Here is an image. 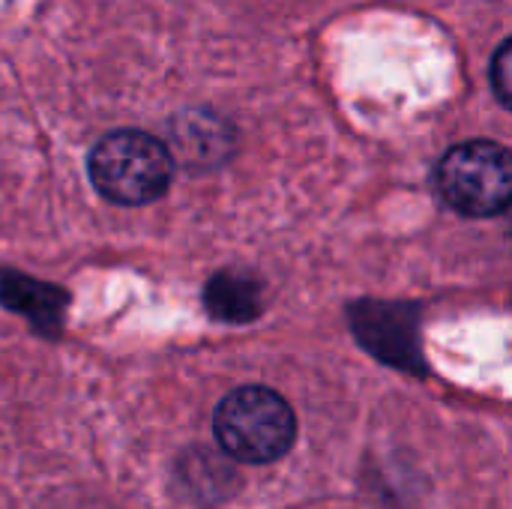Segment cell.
Instances as JSON below:
<instances>
[{"label":"cell","mask_w":512,"mask_h":509,"mask_svg":"<svg viewBox=\"0 0 512 509\" xmlns=\"http://www.w3.org/2000/svg\"><path fill=\"white\" fill-rule=\"evenodd\" d=\"M87 165L96 192L123 207H138L162 198L174 174V159L168 147L138 129L108 132L93 147Z\"/></svg>","instance_id":"6da1fadb"},{"label":"cell","mask_w":512,"mask_h":509,"mask_svg":"<svg viewBox=\"0 0 512 509\" xmlns=\"http://www.w3.org/2000/svg\"><path fill=\"white\" fill-rule=\"evenodd\" d=\"M213 432L231 459L267 465L291 450L297 438V420L279 393L267 387H240L219 402Z\"/></svg>","instance_id":"7a4b0ae2"},{"label":"cell","mask_w":512,"mask_h":509,"mask_svg":"<svg viewBox=\"0 0 512 509\" xmlns=\"http://www.w3.org/2000/svg\"><path fill=\"white\" fill-rule=\"evenodd\" d=\"M438 192L474 219L512 210V150L495 141L456 144L438 165Z\"/></svg>","instance_id":"3957f363"},{"label":"cell","mask_w":512,"mask_h":509,"mask_svg":"<svg viewBox=\"0 0 512 509\" xmlns=\"http://www.w3.org/2000/svg\"><path fill=\"white\" fill-rule=\"evenodd\" d=\"M0 303L24 315L42 336H57L63 330V312L69 306V297L57 285H45L0 267Z\"/></svg>","instance_id":"277c9868"},{"label":"cell","mask_w":512,"mask_h":509,"mask_svg":"<svg viewBox=\"0 0 512 509\" xmlns=\"http://www.w3.org/2000/svg\"><path fill=\"white\" fill-rule=\"evenodd\" d=\"M354 330L360 342L390 366H411L417 360L411 315H399L393 306H360L354 312Z\"/></svg>","instance_id":"5b68a950"},{"label":"cell","mask_w":512,"mask_h":509,"mask_svg":"<svg viewBox=\"0 0 512 509\" xmlns=\"http://www.w3.org/2000/svg\"><path fill=\"white\" fill-rule=\"evenodd\" d=\"M204 306L216 321L243 324L258 318L261 312V285L237 270H225L210 279L204 291Z\"/></svg>","instance_id":"8992f818"},{"label":"cell","mask_w":512,"mask_h":509,"mask_svg":"<svg viewBox=\"0 0 512 509\" xmlns=\"http://www.w3.org/2000/svg\"><path fill=\"white\" fill-rule=\"evenodd\" d=\"M177 144H180L183 156H189L195 150V144H204V159H210V156H216L222 150V135H216V129H213L210 120H192L177 135Z\"/></svg>","instance_id":"52a82bcc"},{"label":"cell","mask_w":512,"mask_h":509,"mask_svg":"<svg viewBox=\"0 0 512 509\" xmlns=\"http://www.w3.org/2000/svg\"><path fill=\"white\" fill-rule=\"evenodd\" d=\"M492 87L498 93V99L512 108V39H507L492 60Z\"/></svg>","instance_id":"ba28073f"},{"label":"cell","mask_w":512,"mask_h":509,"mask_svg":"<svg viewBox=\"0 0 512 509\" xmlns=\"http://www.w3.org/2000/svg\"><path fill=\"white\" fill-rule=\"evenodd\" d=\"M510 231H512V210H510Z\"/></svg>","instance_id":"9c48e42d"}]
</instances>
